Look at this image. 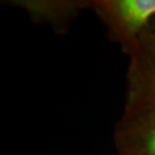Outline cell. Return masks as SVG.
Masks as SVG:
<instances>
[{"label": "cell", "mask_w": 155, "mask_h": 155, "mask_svg": "<svg viewBox=\"0 0 155 155\" xmlns=\"http://www.w3.org/2000/svg\"><path fill=\"white\" fill-rule=\"evenodd\" d=\"M14 6L28 12L35 22L46 23L55 30L62 31L86 8L92 9L93 1L81 0H18L13 1Z\"/></svg>", "instance_id": "277c9868"}, {"label": "cell", "mask_w": 155, "mask_h": 155, "mask_svg": "<svg viewBox=\"0 0 155 155\" xmlns=\"http://www.w3.org/2000/svg\"><path fill=\"white\" fill-rule=\"evenodd\" d=\"M140 40H143V41H148V43H154L155 44V18L153 20V22L150 23V28L147 29L146 32L143 35V37L140 38ZM140 40H139V41H140Z\"/></svg>", "instance_id": "5b68a950"}, {"label": "cell", "mask_w": 155, "mask_h": 155, "mask_svg": "<svg viewBox=\"0 0 155 155\" xmlns=\"http://www.w3.org/2000/svg\"><path fill=\"white\" fill-rule=\"evenodd\" d=\"M92 9L129 55L155 18V0H95Z\"/></svg>", "instance_id": "6da1fadb"}, {"label": "cell", "mask_w": 155, "mask_h": 155, "mask_svg": "<svg viewBox=\"0 0 155 155\" xmlns=\"http://www.w3.org/2000/svg\"><path fill=\"white\" fill-rule=\"evenodd\" d=\"M127 105H155V44L140 40L129 54Z\"/></svg>", "instance_id": "3957f363"}, {"label": "cell", "mask_w": 155, "mask_h": 155, "mask_svg": "<svg viewBox=\"0 0 155 155\" xmlns=\"http://www.w3.org/2000/svg\"><path fill=\"white\" fill-rule=\"evenodd\" d=\"M117 155H155V105H127L114 131Z\"/></svg>", "instance_id": "7a4b0ae2"}]
</instances>
